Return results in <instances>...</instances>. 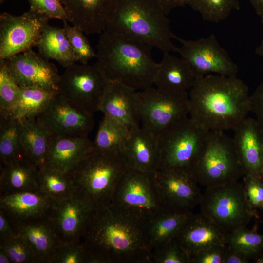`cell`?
<instances>
[{
    "label": "cell",
    "instance_id": "obj_1",
    "mask_svg": "<svg viewBox=\"0 0 263 263\" xmlns=\"http://www.w3.org/2000/svg\"><path fill=\"white\" fill-rule=\"evenodd\" d=\"M80 242L85 263H151L146 223L110 203L94 207Z\"/></svg>",
    "mask_w": 263,
    "mask_h": 263
},
{
    "label": "cell",
    "instance_id": "obj_2",
    "mask_svg": "<svg viewBox=\"0 0 263 263\" xmlns=\"http://www.w3.org/2000/svg\"><path fill=\"white\" fill-rule=\"evenodd\" d=\"M188 97L189 116L210 131L233 130L249 113L248 87L237 76L196 78Z\"/></svg>",
    "mask_w": 263,
    "mask_h": 263
},
{
    "label": "cell",
    "instance_id": "obj_3",
    "mask_svg": "<svg viewBox=\"0 0 263 263\" xmlns=\"http://www.w3.org/2000/svg\"><path fill=\"white\" fill-rule=\"evenodd\" d=\"M151 49L141 42L104 31L100 34L95 64L108 82L142 91L153 86L158 67Z\"/></svg>",
    "mask_w": 263,
    "mask_h": 263
},
{
    "label": "cell",
    "instance_id": "obj_4",
    "mask_svg": "<svg viewBox=\"0 0 263 263\" xmlns=\"http://www.w3.org/2000/svg\"><path fill=\"white\" fill-rule=\"evenodd\" d=\"M167 15L155 0H117L107 32L132 38L163 53L176 52Z\"/></svg>",
    "mask_w": 263,
    "mask_h": 263
},
{
    "label": "cell",
    "instance_id": "obj_5",
    "mask_svg": "<svg viewBox=\"0 0 263 263\" xmlns=\"http://www.w3.org/2000/svg\"><path fill=\"white\" fill-rule=\"evenodd\" d=\"M128 168L122 151L93 150L68 174L75 194L95 207L111 202L119 181Z\"/></svg>",
    "mask_w": 263,
    "mask_h": 263
},
{
    "label": "cell",
    "instance_id": "obj_6",
    "mask_svg": "<svg viewBox=\"0 0 263 263\" xmlns=\"http://www.w3.org/2000/svg\"><path fill=\"white\" fill-rule=\"evenodd\" d=\"M210 131L188 116L157 136L159 169L192 175L207 143Z\"/></svg>",
    "mask_w": 263,
    "mask_h": 263
},
{
    "label": "cell",
    "instance_id": "obj_7",
    "mask_svg": "<svg viewBox=\"0 0 263 263\" xmlns=\"http://www.w3.org/2000/svg\"><path fill=\"white\" fill-rule=\"evenodd\" d=\"M199 205L200 212L226 233L246 226L257 217L239 180L206 188Z\"/></svg>",
    "mask_w": 263,
    "mask_h": 263
},
{
    "label": "cell",
    "instance_id": "obj_8",
    "mask_svg": "<svg viewBox=\"0 0 263 263\" xmlns=\"http://www.w3.org/2000/svg\"><path fill=\"white\" fill-rule=\"evenodd\" d=\"M192 175L206 188L239 180L244 175L232 142L223 131H212Z\"/></svg>",
    "mask_w": 263,
    "mask_h": 263
},
{
    "label": "cell",
    "instance_id": "obj_9",
    "mask_svg": "<svg viewBox=\"0 0 263 263\" xmlns=\"http://www.w3.org/2000/svg\"><path fill=\"white\" fill-rule=\"evenodd\" d=\"M110 203L125 214L144 223L164 209L152 173L129 168L119 181Z\"/></svg>",
    "mask_w": 263,
    "mask_h": 263
},
{
    "label": "cell",
    "instance_id": "obj_10",
    "mask_svg": "<svg viewBox=\"0 0 263 263\" xmlns=\"http://www.w3.org/2000/svg\"><path fill=\"white\" fill-rule=\"evenodd\" d=\"M138 110L140 126L157 136L189 116L188 93H165L154 86L138 91Z\"/></svg>",
    "mask_w": 263,
    "mask_h": 263
},
{
    "label": "cell",
    "instance_id": "obj_11",
    "mask_svg": "<svg viewBox=\"0 0 263 263\" xmlns=\"http://www.w3.org/2000/svg\"><path fill=\"white\" fill-rule=\"evenodd\" d=\"M180 46L177 52L188 64L196 78L214 74L237 76L238 67L214 34L197 39H185L174 35Z\"/></svg>",
    "mask_w": 263,
    "mask_h": 263
},
{
    "label": "cell",
    "instance_id": "obj_12",
    "mask_svg": "<svg viewBox=\"0 0 263 263\" xmlns=\"http://www.w3.org/2000/svg\"><path fill=\"white\" fill-rule=\"evenodd\" d=\"M50 18L30 9L20 16L0 14V59H6L36 46Z\"/></svg>",
    "mask_w": 263,
    "mask_h": 263
},
{
    "label": "cell",
    "instance_id": "obj_13",
    "mask_svg": "<svg viewBox=\"0 0 263 263\" xmlns=\"http://www.w3.org/2000/svg\"><path fill=\"white\" fill-rule=\"evenodd\" d=\"M108 83L95 63L75 62L65 68L58 91L73 103L94 113L98 111Z\"/></svg>",
    "mask_w": 263,
    "mask_h": 263
},
{
    "label": "cell",
    "instance_id": "obj_14",
    "mask_svg": "<svg viewBox=\"0 0 263 263\" xmlns=\"http://www.w3.org/2000/svg\"><path fill=\"white\" fill-rule=\"evenodd\" d=\"M36 119L53 136H87L94 124L93 113L73 103L59 92Z\"/></svg>",
    "mask_w": 263,
    "mask_h": 263
},
{
    "label": "cell",
    "instance_id": "obj_15",
    "mask_svg": "<svg viewBox=\"0 0 263 263\" xmlns=\"http://www.w3.org/2000/svg\"><path fill=\"white\" fill-rule=\"evenodd\" d=\"M152 175L164 209L190 212L199 205L202 194L192 175L180 171L158 169Z\"/></svg>",
    "mask_w": 263,
    "mask_h": 263
},
{
    "label": "cell",
    "instance_id": "obj_16",
    "mask_svg": "<svg viewBox=\"0 0 263 263\" xmlns=\"http://www.w3.org/2000/svg\"><path fill=\"white\" fill-rule=\"evenodd\" d=\"M4 61L20 87H39L58 91L60 75L57 69L39 53L30 49Z\"/></svg>",
    "mask_w": 263,
    "mask_h": 263
},
{
    "label": "cell",
    "instance_id": "obj_17",
    "mask_svg": "<svg viewBox=\"0 0 263 263\" xmlns=\"http://www.w3.org/2000/svg\"><path fill=\"white\" fill-rule=\"evenodd\" d=\"M94 207L80 196L55 202L49 217L60 243L80 241Z\"/></svg>",
    "mask_w": 263,
    "mask_h": 263
},
{
    "label": "cell",
    "instance_id": "obj_18",
    "mask_svg": "<svg viewBox=\"0 0 263 263\" xmlns=\"http://www.w3.org/2000/svg\"><path fill=\"white\" fill-rule=\"evenodd\" d=\"M232 130V142L244 175L263 181V130L254 118L248 117Z\"/></svg>",
    "mask_w": 263,
    "mask_h": 263
},
{
    "label": "cell",
    "instance_id": "obj_19",
    "mask_svg": "<svg viewBox=\"0 0 263 263\" xmlns=\"http://www.w3.org/2000/svg\"><path fill=\"white\" fill-rule=\"evenodd\" d=\"M227 233L200 212L193 214L175 239L189 258L201 251L226 245Z\"/></svg>",
    "mask_w": 263,
    "mask_h": 263
},
{
    "label": "cell",
    "instance_id": "obj_20",
    "mask_svg": "<svg viewBox=\"0 0 263 263\" xmlns=\"http://www.w3.org/2000/svg\"><path fill=\"white\" fill-rule=\"evenodd\" d=\"M117 0H60L70 22L87 34H101L112 19Z\"/></svg>",
    "mask_w": 263,
    "mask_h": 263
},
{
    "label": "cell",
    "instance_id": "obj_21",
    "mask_svg": "<svg viewBox=\"0 0 263 263\" xmlns=\"http://www.w3.org/2000/svg\"><path fill=\"white\" fill-rule=\"evenodd\" d=\"M54 203L38 189L0 195V210L13 223L49 218Z\"/></svg>",
    "mask_w": 263,
    "mask_h": 263
},
{
    "label": "cell",
    "instance_id": "obj_22",
    "mask_svg": "<svg viewBox=\"0 0 263 263\" xmlns=\"http://www.w3.org/2000/svg\"><path fill=\"white\" fill-rule=\"evenodd\" d=\"M122 152L130 168L149 173L159 168L157 136L140 126L130 130Z\"/></svg>",
    "mask_w": 263,
    "mask_h": 263
},
{
    "label": "cell",
    "instance_id": "obj_23",
    "mask_svg": "<svg viewBox=\"0 0 263 263\" xmlns=\"http://www.w3.org/2000/svg\"><path fill=\"white\" fill-rule=\"evenodd\" d=\"M98 111L126 125L130 129L140 126L138 91L120 83L108 82L100 99Z\"/></svg>",
    "mask_w": 263,
    "mask_h": 263
},
{
    "label": "cell",
    "instance_id": "obj_24",
    "mask_svg": "<svg viewBox=\"0 0 263 263\" xmlns=\"http://www.w3.org/2000/svg\"><path fill=\"white\" fill-rule=\"evenodd\" d=\"M93 150V142L88 136H52L45 167L68 173Z\"/></svg>",
    "mask_w": 263,
    "mask_h": 263
},
{
    "label": "cell",
    "instance_id": "obj_25",
    "mask_svg": "<svg viewBox=\"0 0 263 263\" xmlns=\"http://www.w3.org/2000/svg\"><path fill=\"white\" fill-rule=\"evenodd\" d=\"M196 79L190 67L181 57L163 53L158 63L153 86L165 93L183 94L188 93Z\"/></svg>",
    "mask_w": 263,
    "mask_h": 263
},
{
    "label": "cell",
    "instance_id": "obj_26",
    "mask_svg": "<svg viewBox=\"0 0 263 263\" xmlns=\"http://www.w3.org/2000/svg\"><path fill=\"white\" fill-rule=\"evenodd\" d=\"M12 223L16 233L20 234L27 242L38 263H51L60 242L49 218Z\"/></svg>",
    "mask_w": 263,
    "mask_h": 263
},
{
    "label": "cell",
    "instance_id": "obj_27",
    "mask_svg": "<svg viewBox=\"0 0 263 263\" xmlns=\"http://www.w3.org/2000/svg\"><path fill=\"white\" fill-rule=\"evenodd\" d=\"M39 169L24 156L2 164L0 195L38 188Z\"/></svg>",
    "mask_w": 263,
    "mask_h": 263
},
{
    "label": "cell",
    "instance_id": "obj_28",
    "mask_svg": "<svg viewBox=\"0 0 263 263\" xmlns=\"http://www.w3.org/2000/svg\"><path fill=\"white\" fill-rule=\"evenodd\" d=\"M20 123L23 156L39 169L45 167L52 135L36 118H24Z\"/></svg>",
    "mask_w": 263,
    "mask_h": 263
},
{
    "label": "cell",
    "instance_id": "obj_29",
    "mask_svg": "<svg viewBox=\"0 0 263 263\" xmlns=\"http://www.w3.org/2000/svg\"><path fill=\"white\" fill-rule=\"evenodd\" d=\"M193 213L164 210L149 220L146 228L152 251L174 240Z\"/></svg>",
    "mask_w": 263,
    "mask_h": 263
},
{
    "label": "cell",
    "instance_id": "obj_30",
    "mask_svg": "<svg viewBox=\"0 0 263 263\" xmlns=\"http://www.w3.org/2000/svg\"><path fill=\"white\" fill-rule=\"evenodd\" d=\"M39 53L65 68L76 62L63 28L47 25L36 44Z\"/></svg>",
    "mask_w": 263,
    "mask_h": 263
},
{
    "label": "cell",
    "instance_id": "obj_31",
    "mask_svg": "<svg viewBox=\"0 0 263 263\" xmlns=\"http://www.w3.org/2000/svg\"><path fill=\"white\" fill-rule=\"evenodd\" d=\"M58 93L57 90L39 87H20L12 118L19 120L36 118Z\"/></svg>",
    "mask_w": 263,
    "mask_h": 263
},
{
    "label": "cell",
    "instance_id": "obj_32",
    "mask_svg": "<svg viewBox=\"0 0 263 263\" xmlns=\"http://www.w3.org/2000/svg\"><path fill=\"white\" fill-rule=\"evenodd\" d=\"M130 130L120 121L104 115L93 141L94 150L102 152L122 151Z\"/></svg>",
    "mask_w": 263,
    "mask_h": 263
},
{
    "label": "cell",
    "instance_id": "obj_33",
    "mask_svg": "<svg viewBox=\"0 0 263 263\" xmlns=\"http://www.w3.org/2000/svg\"><path fill=\"white\" fill-rule=\"evenodd\" d=\"M38 189L54 202L67 199L75 194L68 173L48 167L39 169Z\"/></svg>",
    "mask_w": 263,
    "mask_h": 263
},
{
    "label": "cell",
    "instance_id": "obj_34",
    "mask_svg": "<svg viewBox=\"0 0 263 263\" xmlns=\"http://www.w3.org/2000/svg\"><path fill=\"white\" fill-rule=\"evenodd\" d=\"M226 245L249 261L263 252V234L256 229L241 227L227 233Z\"/></svg>",
    "mask_w": 263,
    "mask_h": 263
},
{
    "label": "cell",
    "instance_id": "obj_35",
    "mask_svg": "<svg viewBox=\"0 0 263 263\" xmlns=\"http://www.w3.org/2000/svg\"><path fill=\"white\" fill-rule=\"evenodd\" d=\"M21 127L19 120L10 118L0 119V158L4 164L24 156L20 139Z\"/></svg>",
    "mask_w": 263,
    "mask_h": 263
},
{
    "label": "cell",
    "instance_id": "obj_36",
    "mask_svg": "<svg viewBox=\"0 0 263 263\" xmlns=\"http://www.w3.org/2000/svg\"><path fill=\"white\" fill-rule=\"evenodd\" d=\"M187 5L207 21L218 23L240 8L239 0H187Z\"/></svg>",
    "mask_w": 263,
    "mask_h": 263
},
{
    "label": "cell",
    "instance_id": "obj_37",
    "mask_svg": "<svg viewBox=\"0 0 263 263\" xmlns=\"http://www.w3.org/2000/svg\"><path fill=\"white\" fill-rule=\"evenodd\" d=\"M19 91L20 86L10 74L4 60L0 59V119L12 118Z\"/></svg>",
    "mask_w": 263,
    "mask_h": 263
},
{
    "label": "cell",
    "instance_id": "obj_38",
    "mask_svg": "<svg viewBox=\"0 0 263 263\" xmlns=\"http://www.w3.org/2000/svg\"><path fill=\"white\" fill-rule=\"evenodd\" d=\"M66 37L74 54L76 62L88 64L90 60L96 57V52L91 45L84 32L79 28L69 25L68 21L63 22Z\"/></svg>",
    "mask_w": 263,
    "mask_h": 263
},
{
    "label": "cell",
    "instance_id": "obj_39",
    "mask_svg": "<svg viewBox=\"0 0 263 263\" xmlns=\"http://www.w3.org/2000/svg\"><path fill=\"white\" fill-rule=\"evenodd\" d=\"M0 247L7 253L12 263H38L31 248L18 233L0 242Z\"/></svg>",
    "mask_w": 263,
    "mask_h": 263
},
{
    "label": "cell",
    "instance_id": "obj_40",
    "mask_svg": "<svg viewBox=\"0 0 263 263\" xmlns=\"http://www.w3.org/2000/svg\"><path fill=\"white\" fill-rule=\"evenodd\" d=\"M151 263H190V258L174 239L152 251Z\"/></svg>",
    "mask_w": 263,
    "mask_h": 263
},
{
    "label": "cell",
    "instance_id": "obj_41",
    "mask_svg": "<svg viewBox=\"0 0 263 263\" xmlns=\"http://www.w3.org/2000/svg\"><path fill=\"white\" fill-rule=\"evenodd\" d=\"M87 251L80 241L60 243L52 259L51 263H85Z\"/></svg>",
    "mask_w": 263,
    "mask_h": 263
},
{
    "label": "cell",
    "instance_id": "obj_42",
    "mask_svg": "<svg viewBox=\"0 0 263 263\" xmlns=\"http://www.w3.org/2000/svg\"><path fill=\"white\" fill-rule=\"evenodd\" d=\"M30 8L43 14L50 19L70 21L69 16L60 0H28Z\"/></svg>",
    "mask_w": 263,
    "mask_h": 263
},
{
    "label": "cell",
    "instance_id": "obj_43",
    "mask_svg": "<svg viewBox=\"0 0 263 263\" xmlns=\"http://www.w3.org/2000/svg\"><path fill=\"white\" fill-rule=\"evenodd\" d=\"M248 200L252 207L261 209L263 204V181L250 175H245L242 180Z\"/></svg>",
    "mask_w": 263,
    "mask_h": 263
},
{
    "label": "cell",
    "instance_id": "obj_44",
    "mask_svg": "<svg viewBox=\"0 0 263 263\" xmlns=\"http://www.w3.org/2000/svg\"><path fill=\"white\" fill-rule=\"evenodd\" d=\"M226 245L209 248L190 258V263H224Z\"/></svg>",
    "mask_w": 263,
    "mask_h": 263
},
{
    "label": "cell",
    "instance_id": "obj_45",
    "mask_svg": "<svg viewBox=\"0 0 263 263\" xmlns=\"http://www.w3.org/2000/svg\"><path fill=\"white\" fill-rule=\"evenodd\" d=\"M249 113L254 115V118L263 130V80L249 95Z\"/></svg>",
    "mask_w": 263,
    "mask_h": 263
},
{
    "label": "cell",
    "instance_id": "obj_46",
    "mask_svg": "<svg viewBox=\"0 0 263 263\" xmlns=\"http://www.w3.org/2000/svg\"><path fill=\"white\" fill-rule=\"evenodd\" d=\"M16 234L11 220L0 210V242L4 241Z\"/></svg>",
    "mask_w": 263,
    "mask_h": 263
},
{
    "label": "cell",
    "instance_id": "obj_47",
    "mask_svg": "<svg viewBox=\"0 0 263 263\" xmlns=\"http://www.w3.org/2000/svg\"><path fill=\"white\" fill-rule=\"evenodd\" d=\"M168 15L173 10L187 5V0H155Z\"/></svg>",
    "mask_w": 263,
    "mask_h": 263
},
{
    "label": "cell",
    "instance_id": "obj_48",
    "mask_svg": "<svg viewBox=\"0 0 263 263\" xmlns=\"http://www.w3.org/2000/svg\"><path fill=\"white\" fill-rule=\"evenodd\" d=\"M249 260L232 250L227 245L224 257V263H247Z\"/></svg>",
    "mask_w": 263,
    "mask_h": 263
},
{
    "label": "cell",
    "instance_id": "obj_49",
    "mask_svg": "<svg viewBox=\"0 0 263 263\" xmlns=\"http://www.w3.org/2000/svg\"><path fill=\"white\" fill-rule=\"evenodd\" d=\"M254 10L263 23V0H249Z\"/></svg>",
    "mask_w": 263,
    "mask_h": 263
},
{
    "label": "cell",
    "instance_id": "obj_50",
    "mask_svg": "<svg viewBox=\"0 0 263 263\" xmlns=\"http://www.w3.org/2000/svg\"><path fill=\"white\" fill-rule=\"evenodd\" d=\"M0 263H12L7 253L1 247H0Z\"/></svg>",
    "mask_w": 263,
    "mask_h": 263
},
{
    "label": "cell",
    "instance_id": "obj_51",
    "mask_svg": "<svg viewBox=\"0 0 263 263\" xmlns=\"http://www.w3.org/2000/svg\"><path fill=\"white\" fill-rule=\"evenodd\" d=\"M255 52L258 55L263 57V39L260 44L256 48Z\"/></svg>",
    "mask_w": 263,
    "mask_h": 263
},
{
    "label": "cell",
    "instance_id": "obj_52",
    "mask_svg": "<svg viewBox=\"0 0 263 263\" xmlns=\"http://www.w3.org/2000/svg\"><path fill=\"white\" fill-rule=\"evenodd\" d=\"M254 260L255 263H263V252Z\"/></svg>",
    "mask_w": 263,
    "mask_h": 263
},
{
    "label": "cell",
    "instance_id": "obj_53",
    "mask_svg": "<svg viewBox=\"0 0 263 263\" xmlns=\"http://www.w3.org/2000/svg\"><path fill=\"white\" fill-rule=\"evenodd\" d=\"M6 0H0V3L1 4L3 3Z\"/></svg>",
    "mask_w": 263,
    "mask_h": 263
},
{
    "label": "cell",
    "instance_id": "obj_54",
    "mask_svg": "<svg viewBox=\"0 0 263 263\" xmlns=\"http://www.w3.org/2000/svg\"><path fill=\"white\" fill-rule=\"evenodd\" d=\"M261 209H262V210H263V205L262 206V207H261Z\"/></svg>",
    "mask_w": 263,
    "mask_h": 263
},
{
    "label": "cell",
    "instance_id": "obj_55",
    "mask_svg": "<svg viewBox=\"0 0 263 263\" xmlns=\"http://www.w3.org/2000/svg\"></svg>",
    "mask_w": 263,
    "mask_h": 263
}]
</instances>
